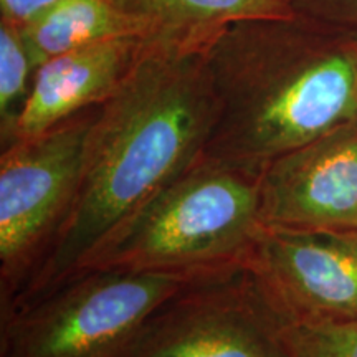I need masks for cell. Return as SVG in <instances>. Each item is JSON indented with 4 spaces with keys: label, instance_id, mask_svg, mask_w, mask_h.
Returning a JSON list of instances; mask_svg holds the SVG:
<instances>
[{
    "label": "cell",
    "instance_id": "cell-1",
    "mask_svg": "<svg viewBox=\"0 0 357 357\" xmlns=\"http://www.w3.org/2000/svg\"><path fill=\"white\" fill-rule=\"evenodd\" d=\"M215 111L205 48L147 43L119 88L98 106L68 215L0 314L86 270L164 187L197 162Z\"/></svg>",
    "mask_w": 357,
    "mask_h": 357
},
{
    "label": "cell",
    "instance_id": "cell-2",
    "mask_svg": "<svg viewBox=\"0 0 357 357\" xmlns=\"http://www.w3.org/2000/svg\"><path fill=\"white\" fill-rule=\"evenodd\" d=\"M357 32L301 15L231 22L205 47L215 123L200 159L258 176L357 121Z\"/></svg>",
    "mask_w": 357,
    "mask_h": 357
},
{
    "label": "cell",
    "instance_id": "cell-3",
    "mask_svg": "<svg viewBox=\"0 0 357 357\" xmlns=\"http://www.w3.org/2000/svg\"><path fill=\"white\" fill-rule=\"evenodd\" d=\"M260 227L258 176L199 159L164 187L86 270H234L243 266Z\"/></svg>",
    "mask_w": 357,
    "mask_h": 357
},
{
    "label": "cell",
    "instance_id": "cell-4",
    "mask_svg": "<svg viewBox=\"0 0 357 357\" xmlns=\"http://www.w3.org/2000/svg\"><path fill=\"white\" fill-rule=\"evenodd\" d=\"M223 271L86 270L0 314V357H126L164 303Z\"/></svg>",
    "mask_w": 357,
    "mask_h": 357
},
{
    "label": "cell",
    "instance_id": "cell-5",
    "mask_svg": "<svg viewBox=\"0 0 357 357\" xmlns=\"http://www.w3.org/2000/svg\"><path fill=\"white\" fill-rule=\"evenodd\" d=\"M98 111L89 108L0 154V311L19 296L63 225Z\"/></svg>",
    "mask_w": 357,
    "mask_h": 357
},
{
    "label": "cell",
    "instance_id": "cell-6",
    "mask_svg": "<svg viewBox=\"0 0 357 357\" xmlns=\"http://www.w3.org/2000/svg\"><path fill=\"white\" fill-rule=\"evenodd\" d=\"M281 328L240 266L164 303L126 357H283Z\"/></svg>",
    "mask_w": 357,
    "mask_h": 357
},
{
    "label": "cell",
    "instance_id": "cell-7",
    "mask_svg": "<svg viewBox=\"0 0 357 357\" xmlns=\"http://www.w3.org/2000/svg\"><path fill=\"white\" fill-rule=\"evenodd\" d=\"M243 268L283 326L357 318V231L261 225Z\"/></svg>",
    "mask_w": 357,
    "mask_h": 357
},
{
    "label": "cell",
    "instance_id": "cell-8",
    "mask_svg": "<svg viewBox=\"0 0 357 357\" xmlns=\"http://www.w3.org/2000/svg\"><path fill=\"white\" fill-rule=\"evenodd\" d=\"M258 212L273 229L357 231V121L270 160Z\"/></svg>",
    "mask_w": 357,
    "mask_h": 357
},
{
    "label": "cell",
    "instance_id": "cell-9",
    "mask_svg": "<svg viewBox=\"0 0 357 357\" xmlns=\"http://www.w3.org/2000/svg\"><path fill=\"white\" fill-rule=\"evenodd\" d=\"M147 42L116 37L73 48L37 66L30 93L2 146L37 136L113 95L139 60Z\"/></svg>",
    "mask_w": 357,
    "mask_h": 357
},
{
    "label": "cell",
    "instance_id": "cell-10",
    "mask_svg": "<svg viewBox=\"0 0 357 357\" xmlns=\"http://www.w3.org/2000/svg\"><path fill=\"white\" fill-rule=\"evenodd\" d=\"M144 29L146 42L205 48L231 22L293 17L289 0H116Z\"/></svg>",
    "mask_w": 357,
    "mask_h": 357
},
{
    "label": "cell",
    "instance_id": "cell-11",
    "mask_svg": "<svg viewBox=\"0 0 357 357\" xmlns=\"http://www.w3.org/2000/svg\"><path fill=\"white\" fill-rule=\"evenodd\" d=\"M35 65L73 48L116 37H141L144 29L116 0H58L22 26Z\"/></svg>",
    "mask_w": 357,
    "mask_h": 357
},
{
    "label": "cell",
    "instance_id": "cell-12",
    "mask_svg": "<svg viewBox=\"0 0 357 357\" xmlns=\"http://www.w3.org/2000/svg\"><path fill=\"white\" fill-rule=\"evenodd\" d=\"M35 65L22 26L0 22V139H7L32 86Z\"/></svg>",
    "mask_w": 357,
    "mask_h": 357
},
{
    "label": "cell",
    "instance_id": "cell-13",
    "mask_svg": "<svg viewBox=\"0 0 357 357\" xmlns=\"http://www.w3.org/2000/svg\"><path fill=\"white\" fill-rule=\"evenodd\" d=\"M280 341L283 357H357V318L284 324Z\"/></svg>",
    "mask_w": 357,
    "mask_h": 357
},
{
    "label": "cell",
    "instance_id": "cell-14",
    "mask_svg": "<svg viewBox=\"0 0 357 357\" xmlns=\"http://www.w3.org/2000/svg\"><path fill=\"white\" fill-rule=\"evenodd\" d=\"M289 2L298 15L357 32V0H289Z\"/></svg>",
    "mask_w": 357,
    "mask_h": 357
},
{
    "label": "cell",
    "instance_id": "cell-15",
    "mask_svg": "<svg viewBox=\"0 0 357 357\" xmlns=\"http://www.w3.org/2000/svg\"><path fill=\"white\" fill-rule=\"evenodd\" d=\"M56 2L58 0H0L2 20L24 26Z\"/></svg>",
    "mask_w": 357,
    "mask_h": 357
},
{
    "label": "cell",
    "instance_id": "cell-16",
    "mask_svg": "<svg viewBox=\"0 0 357 357\" xmlns=\"http://www.w3.org/2000/svg\"><path fill=\"white\" fill-rule=\"evenodd\" d=\"M354 50H356V60H357V37L354 40Z\"/></svg>",
    "mask_w": 357,
    "mask_h": 357
}]
</instances>
